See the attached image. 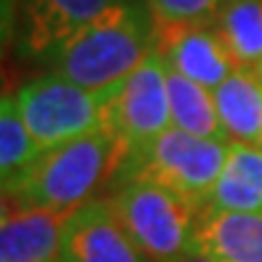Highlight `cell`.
I'll return each instance as SVG.
<instances>
[{"label":"cell","mask_w":262,"mask_h":262,"mask_svg":"<svg viewBox=\"0 0 262 262\" xmlns=\"http://www.w3.org/2000/svg\"><path fill=\"white\" fill-rule=\"evenodd\" d=\"M110 204L150 262H180L195 254V235L206 209L142 177L118 185Z\"/></svg>","instance_id":"obj_3"},{"label":"cell","mask_w":262,"mask_h":262,"mask_svg":"<svg viewBox=\"0 0 262 262\" xmlns=\"http://www.w3.org/2000/svg\"><path fill=\"white\" fill-rule=\"evenodd\" d=\"M67 214L3 204L0 262H59Z\"/></svg>","instance_id":"obj_10"},{"label":"cell","mask_w":262,"mask_h":262,"mask_svg":"<svg viewBox=\"0 0 262 262\" xmlns=\"http://www.w3.org/2000/svg\"><path fill=\"white\" fill-rule=\"evenodd\" d=\"M225 3L228 0H147L158 32L211 25L214 16L225 8Z\"/></svg>","instance_id":"obj_17"},{"label":"cell","mask_w":262,"mask_h":262,"mask_svg":"<svg viewBox=\"0 0 262 262\" xmlns=\"http://www.w3.org/2000/svg\"><path fill=\"white\" fill-rule=\"evenodd\" d=\"M110 91H94L59 73L30 78L14 91L21 118L40 150L67 145L73 139L102 131L107 121Z\"/></svg>","instance_id":"obj_5"},{"label":"cell","mask_w":262,"mask_h":262,"mask_svg":"<svg viewBox=\"0 0 262 262\" xmlns=\"http://www.w3.org/2000/svg\"><path fill=\"white\" fill-rule=\"evenodd\" d=\"M259 147H262V134H259Z\"/></svg>","instance_id":"obj_20"},{"label":"cell","mask_w":262,"mask_h":262,"mask_svg":"<svg viewBox=\"0 0 262 262\" xmlns=\"http://www.w3.org/2000/svg\"><path fill=\"white\" fill-rule=\"evenodd\" d=\"M211 25L238 67L257 70L262 62V0H228Z\"/></svg>","instance_id":"obj_15"},{"label":"cell","mask_w":262,"mask_h":262,"mask_svg":"<svg viewBox=\"0 0 262 262\" xmlns=\"http://www.w3.org/2000/svg\"><path fill=\"white\" fill-rule=\"evenodd\" d=\"M118 0H11L6 16V43L14 56L27 64H49L62 46L102 16Z\"/></svg>","instance_id":"obj_7"},{"label":"cell","mask_w":262,"mask_h":262,"mask_svg":"<svg viewBox=\"0 0 262 262\" xmlns=\"http://www.w3.org/2000/svg\"><path fill=\"white\" fill-rule=\"evenodd\" d=\"M40 145L21 118L14 91H6L0 102V180L3 185L19 180L40 158Z\"/></svg>","instance_id":"obj_16"},{"label":"cell","mask_w":262,"mask_h":262,"mask_svg":"<svg viewBox=\"0 0 262 262\" xmlns=\"http://www.w3.org/2000/svg\"><path fill=\"white\" fill-rule=\"evenodd\" d=\"M195 254L217 262H262V214L206 209L195 235Z\"/></svg>","instance_id":"obj_11"},{"label":"cell","mask_w":262,"mask_h":262,"mask_svg":"<svg viewBox=\"0 0 262 262\" xmlns=\"http://www.w3.org/2000/svg\"><path fill=\"white\" fill-rule=\"evenodd\" d=\"M59 262H150L118 220L110 198H91L67 214Z\"/></svg>","instance_id":"obj_8"},{"label":"cell","mask_w":262,"mask_h":262,"mask_svg":"<svg viewBox=\"0 0 262 262\" xmlns=\"http://www.w3.org/2000/svg\"><path fill=\"white\" fill-rule=\"evenodd\" d=\"M180 262H217V259H211V257H206V254H190V257H185V259H180Z\"/></svg>","instance_id":"obj_18"},{"label":"cell","mask_w":262,"mask_h":262,"mask_svg":"<svg viewBox=\"0 0 262 262\" xmlns=\"http://www.w3.org/2000/svg\"><path fill=\"white\" fill-rule=\"evenodd\" d=\"M118 156V142L107 128L43 150L19 180L3 185V201L27 209L73 214L94 198L97 187L113 182Z\"/></svg>","instance_id":"obj_2"},{"label":"cell","mask_w":262,"mask_h":262,"mask_svg":"<svg viewBox=\"0 0 262 262\" xmlns=\"http://www.w3.org/2000/svg\"><path fill=\"white\" fill-rule=\"evenodd\" d=\"M104 128L115 137L118 150H121L118 169L142 156L161 134L171 128L169 67L158 49L126 80L113 86Z\"/></svg>","instance_id":"obj_6"},{"label":"cell","mask_w":262,"mask_h":262,"mask_svg":"<svg viewBox=\"0 0 262 262\" xmlns=\"http://www.w3.org/2000/svg\"><path fill=\"white\" fill-rule=\"evenodd\" d=\"M217 211L262 214V147L230 142L228 161L211 190L209 206Z\"/></svg>","instance_id":"obj_12"},{"label":"cell","mask_w":262,"mask_h":262,"mask_svg":"<svg viewBox=\"0 0 262 262\" xmlns=\"http://www.w3.org/2000/svg\"><path fill=\"white\" fill-rule=\"evenodd\" d=\"M169 67V64H166ZM169 107H171V126L193 137L206 139H225L217 104H214V91L198 86V83L177 75L169 70Z\"/></svg>","instance_id":"obj_14"},{"label":"cell","mask_w":262,"mask_h":262,"mask_svg":"<svg viewBox=\"0 0 262 262\" xmlns=\"http://www.w3.org/2000/svg\"><path fill=\"white\" fill-rule=\"evenodd\" d=\"M158 51L169 70L209 91L222 86L238 67L214 25L163 30L158 32Z\"/></svg>","instance_id":"obj_9"},{"label":"cell","mask_w":262,"mask_h":262,"mask_svg":"<svg viewBox=\"0 0 262 262\" xmlns=\"http://www.w3.org/2000/svg\"><path fill=\"white\" fill-rule=\"evenodd\" d=\"M156 49L158 25L147 0H118L75 32L46 67L78 86L107 91L126 80Z\"/></svg>","instance_id":"obj_1"},{"label":"cell","mask_w":262,"mask_h":262,"mask_svg":"<svg viewBox=\"0 0 262 262\" xmlns=\"http://www.w3.org/2000/svg\"><path fill=\"white\" fill-rule=\"evenodd\" d=\"M257 73H259V78H262V62L257 64Z\"/></svg>","instance_id":"obj_19"},{"label":"cell","mask_w":262,"mask_h":262,"mask_svg":"<svg viewBox=\"0 0 262 262\" xmlns=\"http://www.w3.org/2000/svg\"><path fill=\"white\" fill-rule=\"evenodd\" d=\"M214 104L222 131L230 142L259 145L262 134V78L257 70L235 67V73L214 89Z\"/></svg>","instance_id":"obj_13"},{"label":"cell","mask_w":262,"mask_h":262,"mask_svg":"<svg viewBox=\"0 0 262 262\" xmlns=\"http://www.w3.org/2000/svg\"><path fill=\"white\" fill-rule=\"evenodd\" d=\"M230 142L193 137L180 128H169L131 163L121 166L113 177V187L128 180H152L171 193L187 198L201 209L209 206L211 190L217 185L222 166L228 161Z\"/></svg>","instance_id":"obj_4"}]
</instances>
